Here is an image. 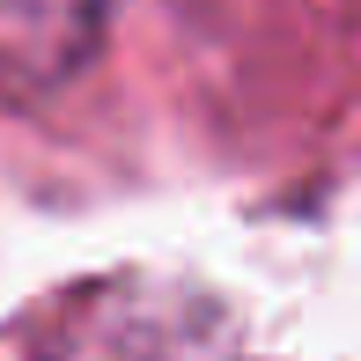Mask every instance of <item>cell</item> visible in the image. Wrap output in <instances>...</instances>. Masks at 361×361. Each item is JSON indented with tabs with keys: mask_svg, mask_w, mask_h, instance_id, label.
Listing matches in <instances>:
<instances>
[{
	"mask_svg": "<svg viewBox=\"0 0 361 361\" xmlns=\"http://www.w3.org/2000/svg\"><path fill=\"white\" fill-rule=\"evenodd\" d=\"M118 0H0V44L8 52H44L67 59L74 44H89L111 23Z\"/></svg>",
	"mask_w": 361,
	"mask_h": 361,
	"instance_id": "6da1fadb",
	"label": "cell"
}]
</instances>
